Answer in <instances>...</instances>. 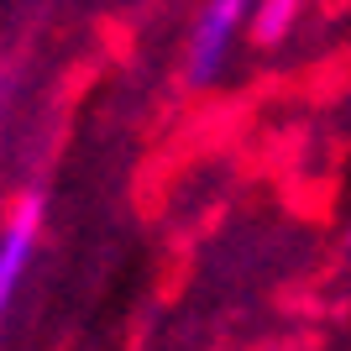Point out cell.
<instances>
[{
  "label": "cell",
  "instance_id": "cell-1",
  "mask_svg": "<svg viewBox=\"0 0 351 351\" xmlns=\"http://www.w3.org/2000/svg\"><path fill=\"white\" fill-rule=\"evenodd\" d=\"M241 16H247V0H210L205 5L199 27H194V43H189V84H210L220 73Z\"/></svg>",
  "mask_w": 351,
  "mask_h": 351
},
{
  "label": "cell",
  "instance_id": "cell-2",
  "mask_svg": "<svg viewBox=\"0 0 351 351\" xmlns=\"http://www.w3.org/2000/svg\"><path fill=\"white\" fill-rule=\"evenodd\" d=\"M37 231H43V199H37V194H27V199L11 210L5 236H0V320H5L11 293H16V283H21V273H27V263H32Z\"/></svg>",
  "mask_w": 351,
  "mask_h": 351
},
{
  "label": "cell",
  "instance_id": "cell-3",
  "mask_svg": "<svg viewBox=\"0 0 351 351\" xmlns=\"http://www.w3.org/2000/svg\"><path fill=\"white\" fill-rule=\"evenodd\" d=\"M299 5H304V0H257L252 37H257L263 47H278L283 37L293 32V21H299Z\"/></svg>",
  "mask_w": 351,
  "mask_h": 351
},
{
  "label": "cell",
  "instance_id": "cell-4",
  "mask_svg": "<svg viewBox=\"0 0 351 351\" xmlns=\"http://www.w3.org/2000/svg\"><path fill=\"white\" fill-rule=\"evenodd\" d=\"M346 247H351V236H346Z\"/></svg>",
  "mask_w": 351,
  "mask_h": 351
}]
</instances>
